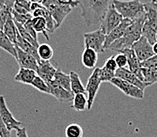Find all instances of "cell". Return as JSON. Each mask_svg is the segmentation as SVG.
<instances>
[{
	"label": "cell",
	"instance_id": "cell-1",
	"mask_svg": "<svg viewBox=\"0 0 157 137\" xmlns=\"http://www.w3.org/2000/svg\"><path fill=\"white\" fill-rule=\"evenodd\" d=\"M112 1L110 0H82L79 6L82 17L88 27L101 24Z\"/></svg>",
	"mask_w": 157,
	"mask_h": 137
},
{
	"label": "cell",
	"instance_id": "cell-2",
	"mask_svg": "<svg viewBox=\"0 0 157 137\" xmlns=\"http://www.w3.org/2000/svg\"><path fill=\"white\" fill-rule=\"evenodd\" d=\"M145 21V14L138 18L132 21L131 24L128 26L124 33V35L120 39L113 43L109 49L120 52L126 48H131L133 44L138 41L142 35V29Z\"/></svg>",
	"mask_w": 157,
	"mask_h": 137
},
{
	"label": "cell",
	"instance_id": "cell-3",
	"mask_svg": "<svg viewBox=\"0 0 157 137\" xmlns=\"http://www.w3.org/2000/svg\"><path fill=\"white\" fill-rule=\"evenodd\" d=\"M40 2L50 12L57 28L61 26L73 8L79 5V1L72 0H45L40 1Z\"/></svg>",
	"mask_w": 157,
	"mask_h": 137
},
{
	"label": "cell",
	"instance_id": "cell-4",
	"mask_svg": "<svg viewBox=\"0 0 157 137\" xmlns=\"http://www.w3.org/2000/svg\"><path fill=\"white\" fill-rule=\"evenodd\" d=\"M117 11L124 19L133 21L145 14L142 2L137 0L133 1H112Z\"/></svg>",
	"mask_w": 157,
	"mask_h": 137
},
{
	"label": "cell",
	"instance_id": "cell-5",
	"mask_svg": "<svg viewBox=\"0 0 157 137\" xmlns=\"http://www.w3.org/2000/svg\"><path fill=\"white\" fill-rule=\"evenodd\" d=\"M122 15L117 11L113 2L110 5L104 19L100 24V30L105 35L110 34L113 30H115L123 20Z\"/></svg>",
	"mask_w": 157,
	"mask_h": 137
},
{
	"label": "cell",
	"instance_id": "cell-6",
	"mask_svg": "<svg viewBox=\"0 0 157 137\" xmlns=\"http://www.w3.org/2000/svg\"><path fill=\"white\" fill-rule=\"evenodd\" d=\"M83 37L85 48L93 49L97 53H101L105 51L104 44H105L106 35L100 29L96 31L85 34Z\"/></svg>",
	"mask_w": 157,
	"mask_h": 137
},
{
	"label": "cell",
	"instance_id": "cell-7",
	"mask_svg": "<svg viewBox=\"0 0 157 137\" xmlns=\"http://www.w3.org/2000/svg\"><path fill=\"white\" fill-rule=\"evenodd\" d=\"M0 119L10 131H17L20 128H24L23 123L13 117L12 113L7 107L5 98L2 95H0Z\"/></svg>",
	"mask_w": 157,
	"mask_h": 137
},
{
	"label": "cell",
	"instance_id": "cell-8",
	"mask_svg": "<svg viewBox=\"0 0 157 137\" xmlns=\"http://www.w3.org/2000/svg\"><path fill=\"white\" fill-rule=\"evenodd\" d=\"M101 83L102 82L100 77V67H96L93 70V73L89 76L87 85L85 87V91L88 94V110H90L92 109V106L94 103L95 98H96Z\"/></svg>",
	"mask_w": 157,
	"mask_h": 137
},
{
	"label": "cell",
	"instance_id": "cell-9",
	"mask_svg": "<svg viewBox=\"0 0 157 137\" xmlns=\"http://www.w3.org/2000/svg\"><path fill=\"white\" fill-rule=\"evenodd\" d=\"M131 48L134 51L140 63L155 56V53L152 50V45L143 36H141L140 39L133 44Z\"/></svg>",
	"mask_w": 157,
	"mask_h": 137
},
{
	"label": "cell",
	"instance_id": "cell-10",
	"mask_svg": "<svg viewBox=\"0 0 157 137\" xmlns=\"http://www.w3.org/2000/svg\"><path fill=\"white\" fill-rule=\"evenodd\" d=\"M111 83L120 90L126 96L138 99V100H141L144 98V91L139 89L138 87H135L127 82L123 81L120 79L114 78L111 81Z\"/></svg>",
	"mask_w": 157,
	"mask_h": 137
},
{
	"label": "cell",
	"instance_id": "cell-11",
	"mask_svg": "<svg viewBox=\"0 0 157 137\" xmlns=\"http://www.w3.org/2000/svg\"><path fill=\"white\" fill-rule=\"evenodd\" d=\"M120 53H123L127 58L128 67H129L128 69L137 76L140 81L144 83L142 67L140 65V61L136 56L134 51L132 48H126V49H124L122 52H120Z\"/></svg>",
	"mask_w": 157,
	"mask_h": 137
},
{
	"label": "cell",
	"instance_id": "cell-12",
	"mask_svg": "<svg viewBox=\"0 0 157 137\" xmlns=\"http://www.w3.org/2000/svg\"><path fill=\"white\" fill-rule=\"evenodd\" d=\"M132 21L129 20V19H123L122 22L117 26L115 30H113L112 31L106 35V40L105 44H104V49H109L110 46L112 45L115 41H118V39H120L121 37L124 35V33L127 29L128 26L131 24Z\"/></svg>",
	"mask_w": 157,
	"mask_h": 137
},
{
	"label": "cell",
	"instance_id": "cell-13",
	"mask_svg": "<svg viewBox=\"0 0 157 137\" xmlns=\"http://www.w3.org/2000/svg\"><path fill=\"white\" fill-rule=\"evenodd\" d=\"M15 48H16V52H17L16 60L18 63L19 67L20 68L31 69V70L36 71L37 69H38V62H37L36 59L33 56H32L31 55L21 50L17 45H15Z\"/></svg>",
	"mask_w": 157,
	"mask_h": 137
},
{
	"label": "cell",
	"instance_id": "cell-14",
	"mask_svg": "<svg viewBox=\"0 0 157 137\" xmlns=\"http://www.w3.org/2000/svg\"><path fill=\"white\" fill-rule=\"evenodd\" d=\"M115 78L120 79L126 81L135 87H138L139 89L144 91L146 87H148V84L144 83L140 81L137 76L133 72H131L128 68H118L115 72Z\"/></svg>",
	"mask_w": 157,
	"mask_h": 137
},
{
	"label": "cell",
	"instance_id": "cell-15",
	"mask_svg": "<svg viewBox=\"0 0 157 137\" xmlns=\"http://www.w3.org/2000/svg\"><path fill=\"white\" fill-rule=\"evenodd\" d=\"M56 71H57V68L54 67L50 61L41 60L40 63L38 64L36 74L43 80H44L48 85H49L53 81Z\"/></svg>",
	"mask_w": 157,
	"mask_h": 137
},
{
	"label": "cell",
	"instance_id": "cell-16",
	"mask_svg": "<svg viewBox=\"0 0 157 137\" xmlns=\"http://www.w3.org/2000/svg\"><path fill=\"white\" fill-rule=\"evenodd\" d=\"M51 90V95L59 100L60 102H69L74 99V95L72 91H67L63 87L57 85V84L52 83L49 84Z\"/></svg>",
	"mask_w": 157,
	"mask_h": 137
},
{
	"label": "cell",
	"instance_id": "cell-17",
	"mask_svg": "<svg viewBox=\"0 0 157 137\" xmlns=\"http://www.w3.org/2000/svg\"><path fill=\"white\" fill-rule=\"evenodd\" d=\"M32 15L33 18L42 17L46 20L47 25H48V33H49V34H54L55 30L57 29L56 22L52 18V14H51L50 12L48 11V9H46L44 6L34 10L32 13Z\"/></svg>",
	"mask_w": 157,
	"mask_h": 137
},
{
	"label": "cell",
	"instance_id": "cell-18",
	"mask_svg": "<svg viewBox=\"0 0 157 137\" xmlns=\"http://www.w3.org/2000/svg\"><path fill=\"white\" fill-rule=\"evenodd\" d=\"M14 45H17L19 48H21L25 52L29 54L32 56H33L36 59L37 62H38V64L40 63L41 60L40 59L39 56H38V53H37V48L34 47L33 45H31L30 43H29L27 41L23 39L22 37H21L20 34H19L18 32H17V40H16V42H15Z\"/></svg>",
	"mask_w": 157,
	"mask_h": 137
},
{
	"label": "cell",
	"instance_id": "cell-19",
	"mask_svg": "<svg viewBox=\"0 0 157 137\" xmlns=\"http://www.w3.org/2000/svg\"><path fill=\"white\" fill-rule=\"evenodd\" d=\"M98 61V53L91 48H85L82 55V63L88 69L95 68Z\"/></svg>",
	"mask_w": 157,
	"mask_h": 137
},
{
	"label": "cell",
	"instance_id": "cell-20",
	"mask_svg": "<svg viewBox=\"0 0 157 137\" xmlns=\"http://www.w3.org/2000/svg\"><path fill=\"white\" fill-rule=\"evenodd\" d=\"M36 76V71H35L31 69L20 68L17 74L14 76V81L27 85H31Z\"/></svg>",
	"mask_w": 157,
	"mask_h": 137
},
{
	"label": "cell",
	"instance_id": "cell-21",
	"mask_svg": "<svg viewBox=\"0 0 157 137\" xmlns=\"http://www.w3.org/2000/svg\"><path fill=\"white\" fill-rule=\"evenodd\" d=\"M146 15V21L157 25V1L142 2Z\"/></svg>",
	"mask_w": 157,
	"mask_h": 137
},
{
	"label": "cell",
	"instance_id": "cell-22",
	"mask_svg": "<svg viewBox=\"0 0 157 137\" xmlns=\"http://www.w3.org/2000/svg\"><path fill=\"white\" fill-rule=\"evenodd\" d=\"M156 34H157V25L151 24L145 21L144 26L142 29V35L147 39V41L153 45L155 43L157 42L156 40Z\"/></svg>",
	"mask_w": 157,
	"mask_h": 137
},
{
	"label": "cell",
	"instance_id": "cell-23",
	"mask_svg": "<svg viewBox=\"0 0 157 137\" xmlns=\"http://www.w3.org/2000/svg\"><path fill=\"white\" fill-rule=\"evenodd\" d=\"M70 90L74 95L79 94H85V87L82 84V82L80 79L78 73L74 71H70Z\"/></svg>",
	"mask_w": 157,
	"mask_h": 137
},
{
	"label": "cell",
	"instance_id": "cell-24",
	"mask_svg": "<svg viewBox=\"0 0 157 137\" xmlns=\"http://www.w3.org/2000/svg\"><path fill=\"white\" fill-rule=\"evenodd\" d=\"M15 1L11 0H6L4 4L2 12L0 14V30H3V27L9 19L12 16V11H13V6H14Z\"/></svg>",
	"mask_w": 157,
	"mask_h": 137
},
{
	"label": "cell",
	"instance_id": "cell-25",
	"mask_svg": "<svg viewBox=\"0 0 157 137\" xmlns=\"http://www.w3.org/2000/svg\"><path fill=\"white\" fill-rule=\"evenodd\" d=\"M52 83L57 84L60 87H63L67 91H71L70 90V75L64 73L60 68H57L56 73L55 75L54 79Z\"/></svg>",
	"mask_w": 157,
	"mask_h": 137
},
{
	"label": "cell",
	"instance_id": "cell-26",
	"mask_svg": "<svg viewBox=\"0 0 157 137\" xmlns=\"http://www.w3.org/2000/svg\"><path fill=\"white\" fill-rule=\"evenodd\" d=\"M2 31H3L4 34H6V37L9 38L10 41L14 45L15 42H16V40H17V29L14 23V21H13V16L9 18V19H8L5 26H4Z\"/></svg>",
	"mask_w": 157,
	"mask_h": 137
},
{
	"label": "cell",
	"instance_id": "cell-27",
	"mask_svg": "<svg viewBox=\"0 0 157 137\" xmlns=\"http://www.w3.org/2000/svg\"><path fill=\"white\" fill-rule=\"evenodd\" d=\"M0 48L10 54L15 59L17 58V52H16L15 45L10 41L2 30H0Z\"/></svg>",
	"mask_w": 157,
	"mask_h": 137
},
{
	"label": "cell",
	"instance_id": "cell-28",
	"mask_svg": "<svg viewBox=\"0 0 157 137\" xmlns=\"http://www.w3.org/2000/svg\"><path fill=\"white\" fill-rule=\"evenodd\" d=\"M31 22L33 27L37 34L41 33L46 37L47 40H49V37H48V25H47L46 20L42 17H37L33 18Z\"/></svg>",
	"mask_w": 157,
	"mask_h": 137
},
{
	"label": "cell",
	"instance_id": "cell-29",
	"mask_svg": "<svg viewBox=\"0 0 157 137\" xmlns=\"http://www.w3.org/2000/svg\"><path fill=\"white\" fill-rule=\"evenodd\" d=\"M88 98L85 96V94L75 95L73 99V105L71 108L78 112H83L87 109Z\"/></svg>",
	"mask_w": 157,
	"mask_h": 137
},
{
	"label": "cell",
	"instance_id": "cell-30",
	"mask_svg": "<svg viewBox=\"0 0 157 137\" xmlns=\"http://www.w3.org/2000/svg\"><path fill=\"white\" fill-rule=\"evenodd\" d=\"M37 53L40 60L44 61H50V59L53 57L54 51L50 45L43 43L37 48Z\"/></svg>",
	"mask_w": 157,
	"mask_h": 137
},
{
	"label": "cell",
	"instance_id": "cell-31",
	"mask_svg": "<svg viewBox=\"0 0 157 137\" xmlns=\"http://www.w3.org/2000/svg\"><path fill=\"white\" fill-rule=\"evenodd\" d=\"M84 135V131L81 125L78 124H70L67 126L65 129L66 137H82Z\"/></svg>",
	"mask_w": 157,
	"mask_h": 137
},
{
	"label": "cell",
	"instance_id": "cell-32",
	"mask_svg": "<svg viewBox=\"0 0 157 137\" xmlns=\"http://www.w3.org/2000/svg\"><path fill=\"white\" fill-rule=\"evenodd\" d=\"M14 23H15V25H16V26H17V32L19 33V34L21 35V37H22L23 39H25V41H28L29 43H30L31 45H33L34 47H36V48H38L40 45L38 41H36V40L34 39L33 37H32V36L29 34L28 32L26 31V30L25 29L24 26L19 24V23L16 22H14Z\"/></svg>",
	"mask_w": 157,
	"mask_h": 137
},
{
	"label": "cell",
	"instance_id": "cell-33",
	"mask_svg": "<svg viewBox=\"0 0 157 137\" xmlns=\"http://www.w3.org/2000/svg\"><path fill=\"white\" fill-rule=\"evenodd\" d=\"M142 74L144 83L150 86L157 83V68H142Z\"/></svg>",
	"mask_w": 157,
	"mask_h": 137
},
{
	"label": "cell",
	"instance_id": "cell-34",
	"mask_svg": "<svg viewBox=\"0 0 157 137\" xmlns=\"http://www.w3.org/2000/svg\"><path fill=\"white\" fill-rule=\"evenodd\" d=\"M32 87H33L34 88L39 91L40 92L45 93V94H49L51 95V90L49 86L48 85L46 82L44 80H43L40 77L37 75L35 78V79L33 80V83L31 84Z\"/></svg>",
	"mask_w": 157,
	"mask_h": 137
},
{
	"label": "cell",
	"instance_id": "cell-35",
	"mask_svg": "<svg viewBox=\"0 0 157 137\" xmlns=\"http://www.w3.org/2000/svg\"><path fill=\"white\" fill-rule=\"evenodd\" d=\"M100 77L102 83H105V82L111 83V80L115 78V72L103 66L102 67H100Z\"/></svg>",
	"mask_w": 157,
	"mask_h": 137
},
{
	"label": "cell",
	"instance_id": "cell-36",
	"mask_svg": "<svg viewBox=\"0 0 157 137\" xmlns=\"http://www.w3.org/2000/svg\"><path fill=\"white\" fill-rule=\"evenodd\" d=\"M12 16H13V18L14 22L19 23V24L24 26L25 23H27L29 21L32 20L33 19V15L32 14H17V12H15L13 9V11H12Z\"/></svg>",
	"mask_w": 157,
	"mask_h": 137
},
{
	"label": "cell",
	"instance_id": "cell-37",
	"mask_svg": "<svg viewBox=\"0 0 157 137\" xmlns=\"http://www.w3.org/2000/svg\"><path fill=\"white\" fill-rule=\"evenodd\" d=\"M142 68L147 69H154L157 68V55H155L152 57L149 58L148 59L140 63Z\"/></svg>",
	"mask_w": 157,
	"mask_h": 137
},
{
	"label": "cell",
	"instance_id": "cell-38",
	"mask_svg": "<svg viewBox=\"0 0 157 137\" xmlns=\"http://www.w3.org/2000/svg\"><path fill=\"white\" fill-rule=\"evenodd\" d=\"M115 59L118 68H126V66H128L127 58L123 53L119 52L117 54L116 56H115Z\"/></svg>",
	"mask_w": 157,
	"mask_h": 137
},
{
	"label": "cell",
	"instance_id": "cell-39",
	"mask_svg": "<svg viewBox=\"0 0 157 137\" xmlns=\"http://www.w3.org/2000/svg\"><path fill=\"white\" fill-rule=\"evenodd\" d=\"M104 67H105L106 68L109 69V70L112 71H115L116 72V71L118 70V66H117V63L115 62V56H112L111 57H109L105 61Z\"/></svg>",
	"mask_w": 157,
	"mask_h": 137
},
{
	"label": "cell",
	"instance_id": "cell-40",
	"mask_svg": "<svg viewBox=\"0 0 157 137\" xmlns=\"http://www.w3.org/2000/svg\"><path fill=\"white\" fill-rule=\"evenodd\" d=\"M24 27H25V29L26 30V31L28 32L29 34L32 37H33L34 39L36 40L37 41V33L35 31V30L33 29V27L31 20L29 21L27 23H25V24L24 25Z\"/></svg>",
	"mask_w": 157,
	"mask_h": 137
},
{
	"label": "cell",
	"instance_id": "cell-41",
	"mask_svg": "<svg viewBox=\"0 0 157 137\" xmlns=\"http://www.w3.org/2000/svg\"><path fill=\"white\" fill-rule=\"evenodd\" d=\"M0 137H11L10 131L8 130L1 119H0Z\"/></svg>",
	"mask_w": 157,
	"mask_h": 137
},
{
	"label": "cell",
	"instance_id": "cell-42",
	"mask_svg": "<svg viewBox=\"0 0 157 137\" xmlns=\"http://www.w3.org/2000/svg\"><path fill=\"white\" fill-rule=\"evenodd\" d=\"M15 3L23 7L27 11L29 12V13H31L32 1H15Z\"/></svg>",
	"mask_w": 157,
	"mask_h": 137
},
{
	"label": "cell",
	"instance_id": "cell-43",
	"mask_svg": "<svg viewBox=\"0 0 157 137\" xmlns=\"http://www.w3.org/2000/svg\"><path fill=\"white\" fill-rule=\"evenodd\" d=\"M13 10L15 12H17V14H31L29 11H27L26 10H25L23 7L18 6L16 3H14V6H13Z\"/></svg>",
	"mask_w": 157,
	"mask_h": 137
},
{
	"label": "cell",
	"instance_id": "cell-44",
	"mask_svg": "<svg viewBox=\"0 0 157 137\" xmlns=\"http://www.w3.org/2000/svg\"><path fill=\"white\" fill-rule=\"evenodd\" d=\"M16 135H17V137H29L25 127L17 130V131H16Z\"/></svg>",
	"mask_w": 157,
	"mask_h": 137
},
{
	"label": "cell",
	"instance_id": "cell-45",
	"mask_svg": "<svg viewBox=\"0 0 157 137\" xmlns=\"http://www.w3.org/2000/svg\"><path fill=\"white\" fill-rule=\"evenodd\" d=\"M5 2H6L5 0H0V14H1V12H2V8H3Z\"/></svg>",
	"mask_w": 157,
	"mask_h": 137
},
{
	"label": "cell",
	"instance_id": "cell-46",
	"mask_svg": "<svg viewBox=\"0 0 157 137\" xmlns=\"http://www.w3.org/2000/svg\"><path fill=\"white\" fill-rule=\"evenodd\" d=\"M152 50H153V52L155 53V55H157V42L155 43L152 45Z\"/></svg>",
	"mask_w": 157,
	"mask_h": 137
},
{
	"label": "cell",
	"instance_id": "cell-47",
	"mask_svg": "<svg viewBox=\"0 0 157 137\" xmlns=\"http://www.w3.org/2000/svg\"><path fill=\"white\" fill-rule=\"evenodd\" d=\"M156 40H157V34H156Z\"/></svg>",
	"mask_w": 157,
	"mask_h": 137
}]
</instances>
